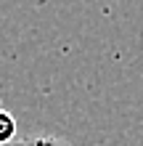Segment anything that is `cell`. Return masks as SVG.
<instances>
[{"label": "cell", "instance_id": "obj_1", "mask_svg": "<svg viewBox=\"0 0 143 146\" xmlns=\"http://www.w3.org/2000/svg\"><path fill=\"white\" fill-rule=\"evenodd\" d=\"M16 119H13V114L8 109H3L0 106V146H8V143H13L16 141Z\"/></svg>", "mask_w": 143, "mask_h": 146}, {"label": "cell", "instance_id": "obj_2", "mask_svg": "<svg viewBox=\"0 0 143 146\" xmlns=\"http://www.w3.org/2000/svg\"><path fill=\"white\" fill-rule=\"evenodd\" d=\"M8 146H72V143L64 141V138H58V135H32V138L13 141Z\"/></svg>", "mask_w": 143, "mask_h": 146}]
</instances>
